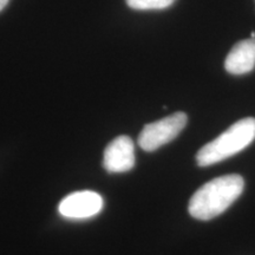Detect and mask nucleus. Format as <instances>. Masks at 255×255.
Segmentation results:
<instances>
[{"mask_svg":"<svg viewBox=\"0 0 255 255\" xmlns=\"http://www.w3.org/2000/svg\"><path fill=\"white\" fill-rule=\"evenodd\" d=\"M245 181L240 175L216 177L203 184L189 201L188 210L194 219L208 221L222 214L244 191Z\"/></svg>","mask_w":255,"mask_h":255,"instance_id":"nucleus-1","label":"nucleus"},{"mask_svg":"<svg viewBox=\"0 0 255 255\" xmlns=\"http://www.w3.org/2000/svg\"><path fill=\"white\" fill-rule=\"evenodd\" d=\"M255 139V119L247 117L234 123L214 141L207 143L196 154L201 167L219 163L247 148Z\"/></svg>","mask_w":255,"mask_h":255,"instance_id":"nucleus-2","label":"nucleus"},{"mask_svg":"<svg viewBox=\"0 0 255 255\" xmlns=\"http://www.w3.org/2000/svg\"><path fill=\"white\" fill-rule=\"evenodd\" d=\"M188 117L184 113H175L170 116L146 124L138 136V144L143 150L155 151L171 142L187 126Z\"/></svg>","mask_w":255,"mask_h":255,"instance_id":"nucleus-3","label":"nucleus"},{"mask_svg":"<svg viewBox=\"0 0 255 255\" xmlns=\"http://www.w3.org/2000/svg\"><path fill=\"white\" fill-rule=\"evenodd\" d=\"M103 206V197L100 194L91 190H82L64 197L58 209L64 218L83 220L97 215Z\"/></svg>","mask_w":255,"mask_h":255,"instance_id":"nucleus-4","label":"nucleus"},{"mask_svg":"<svg viewBox=\"0 0 255 255\" xmlns=\"http://www.w3.org/2000/svg\"><path fill=\"white\" fill-rule=\"evenodd\" d=\"M135 165V148L129 136L116 137L105 148L103 167L108 173H126Z\"/></svg>","mask_w":255,"mask_h":255,"instance_id":"nucleus-5","label":"nucleus"},{"mask_svg":"<svg viewBox=\"0 0 255 255\" xmlns=\"http://www.w3.org/2000/svg\"><path fill=\"white\" fill-rule=\"evenodd\" d=\"M225 68L232 75H245L255 68V38L235 44L225 60Z\"/></svg>","mask_w":255,"mask_h":255,"instance_id":"nucleus-6","label":"nucleus"},{"mask_svg":"<svg viewBox=\"0 0 255 255\" xmlns=\"http://www.w3.org/2000/svg\"><path fill=\"white\" fill-rule=\"evenodd\" d=\"M130 8L138 11H149V9H163L174 4L175 0H126Z\"/></svg>","mask_w":255,"mask_h":255,"instance_id":"nucleus-7","label":"nucleus"},{"mask_svg":"<svg viewBox=\"0 0 255 255\" xmlns=\"http://www.w3.org/2000/svg\"><path fill=\"white\" fill-rule=\"evenodd\" d=\"M7 2H8V0H0V11H1V9L4 8L6 5H7Z\"/></svg>","mask_w":255,"mask_h":255,"instance_id":"nucleus-8","label":"nucleus"}]
</instances>
